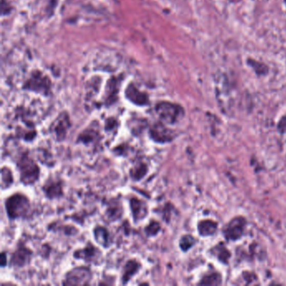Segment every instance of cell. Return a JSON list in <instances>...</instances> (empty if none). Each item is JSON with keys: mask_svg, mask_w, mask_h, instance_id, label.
<instances>
[{"mask_svg": "<svg viewBox=\"0 0 286 286\" xmlns=\"http://www.w3.org/2000/svg\"><path fill=\"white\" fill-rule=\"evenodd\" d=\"M19 172V180L25 186H33L39 181L40 170L35 160L30 156L28 150L20 152L16 160Z\"/></svg>", "mask_w": 286, "mask_h": 286, "instance_id": "6da1fadb", "label": "cell"}, {"mask_svg": "<svg viewBox=\"0 0 286 286\" xmlns=\"http://www.w3.org/2000/svg\"><path fill=\"white\" fill-rule=\"evenodd\" d=\"M5 210L10 220L26 218L31 209V201L26 195L15 193L5 200Z\"/></svg>", "mask_w": 286, "mask_h": 286, "instance_id": "7a4b0ae2", "label": "cell"}, {"mask_svg": "<svg viewBox=\"0 0 286 286\" xmlns=\"http://www.w3.org/2000/svg\"><path fill=\"white\" fill-rule=\"evenodd\" d=\"M156 112L163 123L174 124L184 117V109L180 105L162 101L156 105Z\"/></svg>", "mask_w": 286, "mask_h": 286, "instance_id": "3957f363", "label": "cell"}, {"mask_svg": "<svg viewBox=\"0 0 286 286\" xmlns=\"http://www.w3.org/2000/svg\"><path fill=\"white\" fill-rule=\"evenodd\" d=\"M93 272L87 266L73 268L65 274L63 285H89L93 279Z\"/></svg>", "mask_w": 286, "mask_h": 286, "instance_id": "277c9868", "label": "cell"}, {"mask_svg": "<svg viewBox=\"0 0 286 286\" xmlns=\"http://www.w3.org/2000/svg\"><path fill=\"white\" fill-rule=\"evenodd\" d=\"M72 127L70 116L67 112H62L56 117L49 127L50 135L56 142H63L68 137V131Z\"/></svg>", "mask_w": 286, "mask_h": 286, "instance_id": "5b68a950", "label": "cell"}, {"mask_svg": "<svg viewBox=\"0 0 286 286\" xmlns=\"http://www.w3.org/2000/svg\"><path fill=\"white\" fill-rule=\"evenodd\" d=\"M149 136L153 142L157 144H167L172 142L177 137L175 131L168 128L163 122L153 123L149 128Z\"/></svg>", "mask_w": 286, "mask_h": 286, "instance_id": "8992f818", "label": "cell"}, {"mask_svg": "<svg viewBox=\"0 0 286 286\" xmlns=\"http://www.w3.org/2000/svg\"><path fill=\"white\" fill-rule=\"evenodd\" d=\"M24 89L29 91L40 93L42 95L48 96L51 93V83L49 78L41 72L33 73L31 78L26 82Z\"/></svg>", "mask_w": 286, "mask_h": 286, "instance_id": "52a82bcc", "label": "cell"}, {"mask_svg": "<svg viewBox=\"0 0 286 286\" xmlns=\"http://www.w3.org/2000/svg\"><path fill=\"white\" fill-rule=\"evenodd\" d=\"M102 138L99 124L93 122L77 136V143L85 144L86 146H98L102 141Z\"/></svg>", "mask_w": 286, "mask_h": 286, "instance_id": "ba28073f", "label": "cell"}, {"mask_svg": "<svg viewBox=\"0 0 286 286\" xmlns=\"http://www.w3.org/2000/svg\"><path fill=\"white\" fill-rule=\"evenodd\" d=\"M32 257V250L24 245L23 243L19 242V245H17L16 249L11 255L10 266L14 269L24 268L31 263Z\"/></svg>", "mask_w": 286, "mask_h": 286, "instance_id": "9c48e42d", "label": "cell"}, {"mask_svg": "<svg viewBox=\"0 0 286 286\" xmlns=\"http://www.w3.org/2000/svg\"><path fill=\"white\" fill-rule=\"evenodd\" d=\"M73 257L77 259H82L86 263L99 265L102 259V254L100 249L94 246L92 243H89L83 249L76 250Z\"/></svg>", "mask_w": 286, "mask_h": 286, "instance_id": "30bf717a", "label": "cell"}, {"mask_svg": "<svg viewBox=\"0 0 286 286\" xmlns=\"http://www.w3.org/2000/svg\"><path fill=\"white\" fill-rule=\"evenodd\" d=\"M64 184L62 180L56 177H51L47 180L42 186L41 190L46 197L49 200L60 199L64 195Z\"/></svg>", "mask_w": 286, "mask_h": 286, "instance_id": "8fae6325", "label": "cell"}, {"mask_svg": "<svg viewBox=\"0 0 286 286\" xmlns=\"http://www.w3.org/2000/svg\"><path fill=\"white\" fill-rule=\"evenodd\" d=\"M245 226H246L245 218L242 216L235 217L226 226L224 230V236L228 240L235 241L242 237L245 232Z\"/></svg>", "mask_w": 286, "mask_h": 286, "instance_id": "7c38bea8", "label": "cell"}, {"mask_svg": "<svg viewBox=\"0 0 286 286\" xmlns=\"http://www.w3.org/2000/svg\"><path fill=\"white\" fill-rule=\"evenodd\" d=\"M105 210V217L109 223L119 221L123 215V207L121 201L118 198H112L107 201Z\"/></svg>", "mask_w": 286, "mask_h": 286, "instance_id": "4fadbf2b", "label": "cell"}, {"mask_svg": "<svg viewBox=\"0 0 286 286\" xmlns=\"http://www.w3.org/2000/svg\"><path fill=\"white\" fill-rule=\"evenodd\" d=\"M129 205H130L131 213L135 224L142 221L149 214V208L146 203L136 196L131 198L129 200Z\"/></svg>", "mask_w": 286, "mask_h": 286, "instance_id": "5bb4252c", "label": "cell"}, {"mask_svg": "<svg viewBox=\"0 0 286 286\" xmlns=\"http://www.w3.org/2000/svg\"><path fill=\"white\" fill-rule=\"evenodd\" d=\"M119 87H120V79L119 78H111L108 81L107 89L105 92L103 102L106 107H110L118 101L119 98Z\"/></svg>", "mask_w": 286, "mask_h": 286, "instance_id": "9a60e30c", "label": "cell"}, {"mask_svg": "<svg viewBox=\"0 0 286 286\" xmlns=\"http://www.w3.org/2000/svg\"><path fill=\"white\" fill-rule=\"evenodd\" d=\"M125 96L128 100L137 106H146L149 104V96L140 91L133 84H130L126 89Z\"/></svg>", "mask_w": 286, "mask_h": 286, "instance_id": "2e32d148", "label": "cell"}, {"mask_svg": "<svg viewBox=\"0 0 286 286\" xmlns=\"http://www.w3.org/2000/svg\"><path fill=\"white\" fill-rule=\"evenodd\" d=\"M141 267H142L141 263L135 258L127 261L124 266H123V270H122V284H128V282L130 281L131 279L135 275H137Z\"/></svg>", "mask_w": 286, "mask_h": 286, "instance_id": "e0dca14e", "label": "cell"}, {"mask_svg": "<svg viewBox=\"0 0 286 286\" xmlns=\"http://www.w3.org/2000/svg\"><path fill=\"white\" fill-rule=\"evenodd\" d=\"M93 237L96 242L104 249H107L113 245V237L107 228L102 226H97L93 229Z\"/></svg>", "mask_w": 286, "mask_h": 286, "instance_id": "ac0fdd59", "label": "cell"}, {"mask_svg": "<svg viewBox=\"0 0 286 286\" xmlns=\"http://www.w3.org/2000/svg\"><path fill=\"white\" fill-rule=\"evenodd\" d=\"M148 126L149 123L144 118H132L127 122V127L135 137H139L142 135Z\"/></svg>", "mask_w": 286, "mask_h": 286, "instance_id": "d6986e66", "label": "cell"}, {"mask_svg": "<svg viewBox=\"0 0 286 286\" xmlns=\"http://www.w3.org/2000/svg\"><path fill=\"white\" fill-rule=\"evenodd\" d=\"M149 172V165L143 161H138L129 170V177L134 182H140Z\"/></svg>", "mask_w": 286, "mask_h": 286, "instance_id": "ffe728a7", "label": "cell"}, {"mask_svg": "<svg viewBox=\"0 0 286 286\" xmlns=\"http://www.w3.org/2000/svg\"><path fill=\"white\" fill-rule=\"evenodd\" d=\"M217 224L212 220H204L198 224V231L202 236L212 235L216 233Z\"/></svg>", "mask_w": 286, "mask_h": 286, "instance_id": "44dd1931", "label": "cell"}, {"mask_svg": "<svg viewBox=\"0 0 286 286\" xmlns=\"http://www.w3.org/2000/svg\"><path fill=\"white\" fill-rule=\"evenodd\" d=\"M15 133H16L17 138H19V140H24L26 142H31L37 136V131L35 128H29L28 129H26L22 127H18L15 129Z\"/></svg>", "mask_w": 286, "mask_h": 286, "instance_id": "7402d4cb", "label": "cell"}, {"mask_svg": "<svg viewBox=\"0 0 286 286\" xmlns=\"http://www.w3.org/2000/svg\"><path fill=\"white\" fill-rule=\"evenodd\" d=\"M14 183L13 172L10 168L4 166L1 169V188L2 190L10 188Z\"/></svg>", "mask_w": 286, "mask_h": 286, "instance_id": "603a6c76", "label": "cell"}, {"mask_svg": "<svg viewBox=\"0 0 286 286\" xmlns=\"http://www.w3.org/2000/svg\"><path fill=\"white\" fill-rule=\"evenodd\" d=\"M119 128V123L116 118L110 117L108 119H106L104 124V130L106 133L112 134L114 135H117Z\"/></svg>", "mask_w": 286, "mask_h": 286, "instance_id": "cb8c5ba5", "label": "cell"}, {"mask_svg": "<svg viewBox=\"0 0 286 286\" xmlns=\"http://www.w3.org/2000/svg\"><path fill=\"white\" fill-rule=\"evenodd\" d=\"M37 155L39 161H40L43 165H46V166L52 167V166L55 165V161H54L53 157H52L50 152L47 151V149H39Z\"/></svg>", "mask_w": 286, "mask_h": 286, "instance_id": "d4e9b609", "label": "cell"}, {"mask_svg": "<svg viewBox=\"0 0 286 286\" xmlns=\"http://www.w3.org/2000/svg\"><path fill=\"white\" fill-rule=\"evenodd\" d=\"M161 229V226L160 223L153 220V221H150V223L144 228V233L146 234L147 237H155V236L158 235Z\"/></svg>", "mask_w": 286, "mask_h": 286, "instance_id": "484cf974", "label": "cell"}, {"mask_svg": "<svg viewBox=\"0 0 286 286\" xmlns=\"http://www.w3.org/2000/svg\"><path fill=\"white\" fill-rule=\"evenodd\" d=\"M221 283L222 279L220 275L213 273V274L205 276L199 284H205V285H218Z\"/></svg>", "mask_w": 286, "mask_h": 286, "instance_id": "4316f807", "label": "cell"}, {"mask_svg": "<svg viewBox=\"0 0 286 286\" xmlns=\"http://www.w3.org/2000/svg\"><path fill=\"white\" fill-rule=\"evenodd\" d=\"M195 245V239L191 235H185L180 240V248L184 252L191 249Z\"/></svg>", "mask_w": 286, "mask_h": 286, "instance_id": "83f0119b", "label": "cell"}, {"mask_svg": "<svg viewBox=\"0 0 286 286\" xmlns=\"http://www.w3.org/2000/svg\"><path fill=\"white\" fill-rule=\"evenodd\" d=\"M216 253H215V254H216L219 260L223 261L224 263L228 262V258L230 257V254H229L228 249L224 248V247H219L218 245L216 247Z\"/></svg>", "mask_w": 286, "mask_h": 286, "instance_id": "f1b7e54d", "label": "cell"}, {"mask_svg": "<svg viewBox=\"0 0 286 286\" xmlns=\"http://www.w3.org/2000/svg\"><path fill=\"white\" fill-rule=\"evenodd\" d=\"M128 149H129V146L128 144H119L118 146L115 147L114 149H113V152H114L115 155L119 156H127V152L128 153Z\"/></svg>", "mask_w": 286, "mask_h": 286, "instance_id": "f546056e", "label": "cell"}, {"mask_svg": "<svg viewBox=\"0 0 286 286\" xmlns=\"http://www.w3.org/2000/svg\"><path fill=\"white\" fill-rule=\"evenodd\" d=\"M6 266H7L6 254H5V252H2V254H1V267L5 268Z\"/></svg>", "mask_w": 286, "mask_h": 286, "instance_id": "4dcf8cb0", "label": "cell"}, {"mask_svg": "<svg viewBox=\"0 0 286 286\" xmlns=\"http://www.w3.org/2000/svg\"><path fill=\"white\" fill-rule=\"evenodd\" d=\"M279 129L281 131H286V117L282 119L279 124Z\"/></svg>", "mask_w": 286, "mask_h": 286, "instance_id": "1f68e13d", "label": "cell"}]
</instances>
